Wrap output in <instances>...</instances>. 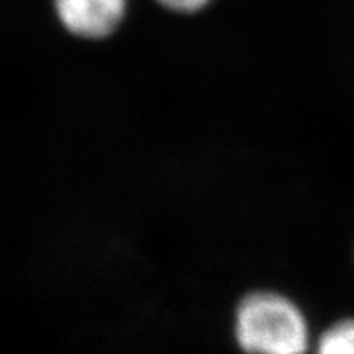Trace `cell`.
Segmentation results:
<instances>
[{"mask_svg":"<svg viewBox=\"0 0 354 354\" xmlns=\"http://www.w3.org/2000/svg\"><path fill=\"white\" fill-rule=\"evenodd\" d=\"M236 339L246 354H305L308 328L302 312L274 292H254L236 312Z\"/></svg>","mask_w":354,"mask_h":354,"instance_id":"obj_1","label":"cell"},{"mask_svg":"<svg viewBox=\"0 0 354 354\" xmlns=\"http://www.w3.org/2000/svg\"><path fill=\"white\" fill-rule=\"evenodd\" d=\"M61 24L73 35L99 39L109 37L125 13V0H55Z\"/></svg>","mask_w":354,"mask_h":354,"instance_id":"obj_2","label":"cell"},{"mask_svg":"<svg viewBox=\"0 0 354 354\" xmlns=\"http://www.w3.org/2000/svg\"><path fill=\"white\" fill-rule=\"evenodd\" d=\"M317 354H354V320H343L326 330Z\"/></svg>","mask_w":354,"mask_h":354,"instance_id":"obj_3","label":"cell"},{"mask_svg":"<svg viewBox=\"0 0 354 354\" xmlns=\"http://www.w3.org/2000/svg\"><path fill=\"white\" fill-rule=\"evenodd\" d=\"M158 2L169 10L192 13L205 7L209 0H158Z\"/></svg>","mask_w":354,"mask_h":354,"instance_id":"obj_4","label":"cell"}]
</instances>
